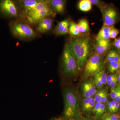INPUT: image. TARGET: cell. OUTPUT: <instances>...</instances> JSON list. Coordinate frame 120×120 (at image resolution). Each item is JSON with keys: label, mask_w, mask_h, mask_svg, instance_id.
Masks as SVG:
<instances>
[{"label": "cell", "mask_w": 120, "mask_h": 120, "mask_svg": "<svg viewBox=\"0 0 120 120\" xmlns=\"http://www.w3.org/2000/svg\"><path fill=\"white\" fill-rule=\"evenodd\" d=\"M68 43L79 71L90 56L92 49L91 39L89 35L72 38Z\"/></svg>", "instance_id": "1"}, {"label": "cell", "mask_w": 120, "mask_h": 120, "mask_svg": "<svg viewBox=\"0 0 120 120\" xmlns=\"http://www.w3.org/2000/svg\"><path fill=\"white\" fill-rule=\"evenodd\" d=\"M64 117L78 120L83 115L77 92L72 87H67L64 90Z\"/></svg>", "instance_id": "2"}, {"label": "cell", "mask_w": 120, "mask_h": 120, "mask_svg": "<svg viewBox=\"0 0 120 120\" xmlns=\"http://www.w3.org/2000/svg\"><path fill=\"white\" fill-rule=\"evenodd\" d=\"M56 15L52 11L47 0H41L39 1L34 9L22 16L24 19L30 24H37L43 19L54 17Z\"/></svg>", "instance_id": "3"}, {"label": "cell", "mask_w": 120, "mask_h": 120, "mask_svg": "<svg viewBox=\"0 0 120 120\" xmlns=\"http://www.w3.org/2000/svg\"><path fill=\"white\" fill-rule=\"evenodd\" d=\"M10 29L14 37L23 41L31 40L39 36L30 24L24 19H18L12 22Z\"/></svg>", "instance_id": "4"}, {"label": "cell", "mask_w": 120, "mask_h": 120, "mask_svg": "<svg viewBox=\"0 0 120 120\" xmlns=\"http://www.w3.org/2000/svg\"><path fill=\"white\" fill-rule=\"evenodd\" d=\"M105 63L103 56L95 52L88 58L84 70V79L90 78L98 72L105 71Z\"/></svg>", "instance_id": "5"}, {"label": "cell", "mask_w": 120, "mask_h": 120, "mask_svg": "<svg viewBox=\"0 0 120 120\" xmlns=\"http://www.w3.org/2000/svg\"><path fill=\"white\" fill-rule=\"evenodd\" d=\"M64 73L69 76H75L79 71L75 59L71 52L68 43L65 45L62 56Z\"/></svg>", "instance_id": "6"}, {"label": "cell", "mask_w": 120, "mask_h": 120, "mask_svg": "<svg viewBox=\"0 0 120 120\" xmlns=\"http://www.w3.org/2000/svg\"><path fill=\"white\" fill-rule=\"evenodd\" d=\"M101 12L103 15L104 25L110 27L114 26L120 20V13L113 4H107Z\"/></svg>", "instance_id": "7"}, {"label": "cell", "mask_w": 120, "mask_h": 120, "mask_svg": "<svg viewBox=\"0 0 120 120\" xmlns=\"http://www.w3.org/2000/svg\"><path fill=\"white\" fill-rule=\"evenodd\" d=\"M0 10L2 13L10 17H17L19 15L18 8L10 0L2 1L0 3Z\"/></svg>", "instance_id": "8"}, {"label": "cell", "mask_w": 120, "mask_h": 120, "mask_svg": "<svg viewBox=\"0 0 120 120\" xmlns=\"http://www.w3.org/2000/svg\"><path fill=\"white\" fill-rule=\"evenodd\" d=\"M81 91L84 98H92L98 91L93 79L90 77L84 79L81 85Z\"/></svg>", "instance_id": "9"}, {"label": "cell", "mask_w": 120, "mask_h": 120, "mask_svg": "<svg viewBox=\"0 0 120 120\" xmlns=\"http://www.w3.org/2000/svg\"><path fill=\"white\" fill-rule=\"evenodd\" d=\"M113 42L110 40L105 41H96L94 45L95 53L101 56H103L107 54L112 48Z\"/></svg>", "instance_id": "10"}, {"label": "cell", "mask_w": 120, "mask_h": 120, "mask_svg": "<svg viewBox=\"0 0 120 120\" xmlns=\"http://www.w3.org/2000/svg\"><path fill=\"white\" fill-rule=\"evenodd\" d=\"M53 22L54 20L52 17L45 18L37 24L36 31L38 34H44L49 32L52 28Z\"/></svg>", "instance_id": "11"}, {"label": "cell", "mask_w": 120, "mask_h": 120, "mask_svg": "<svg viewBox=\"0 0 120 120\" xmlns=\"http://www.w3.org/2000/svg\"><path fill=\"white\" fill-rule=\"evenodd\" d=\"M71 21L66 19L59 22L53 30V33L57 36L65 35L68 34V27Z\"/></svg>", "instance_id": "12"}, {"label": "cell", "mask_w": 120, "mask_h": 120, "mask_svg": "<svg viewBox=\"0 0 120 120\" xmlns=\"http://www.w3.org/2000/svg\"><path fill=\"white\" fill-rule=\"evenodd\" d=\"M50 8L56 14H62L64 13L66 1L64 0H47Z\"/></svg>", "instance_id": "13"}, {"label": "cell", "mask_w": 120, "mask_h": 120, "mask_svg": "<svg viewBox=\"0 0 120 120\" xmlns=\"http://www.w3.org/2000/svg\"><path fill=\"white\" fill-rule=\"evenodd\" d=\"M38 0H23L18 1L22 16L32 11L39 2Z\"/></svg>", "instance_id": "14"}, {"label": "cell", "mask_w": 120, "mask_h": 120, "mask_svg": "<svg viewBox=\"0 0 120 120\" xmlns=\"http://www.w3.org/2000/svg\"><path fill=\"white\" fill-rule=\"evenodd\" d=\"M96 102L94 98H84L82 102V112L85 113L86 116H90Z\"/></svg>", "instance_id": "15"}, {"label": "cell", "mask_w": 120, "mask_h": 120, "mask_svg": "<svg viewBox=\"0 0 120 120\" xmlns=\"http://www.w3.org/2000/svg\"><path fill=\"white\" fill-rule=\"evenodd\" d=\"M120 52L116 49H111L107 54L104 61L105 64L110 62H118Z\"/></svg>", "instance_id": "16"}, {"label": "cell", "mask_w": 120, "mask_h": 120, "mask_svg": "<svg viewBox=\"0 0 120 120\" xmlns=\"http://www.w3.org/2000/svg\"><path fill=\"white\" fill-rule=\"evenodd\" d=\"M110 27L103 25L101 30L95 37L96 41L110 40L109 31Z\"/></svg>", "instance_id": "17"}, {"label": "cell", "mask_w": 120, "mask_h": 120, "mask_svg": "<svg viewBox=\"0 0 120 120\" xmlns=\"http://www.w3.org/2000/svg\"><path fill=\"white\" fill-rule=\"evenodd\" d=\"M78 25L81 36L89 35L90 28L87 20L85 19H82L79 20Z\"/></svg>", "instance_id": "18"}, {"label": "cell", "mask_w": 120, "mask_h": 120, "mask_svg": "<svg viewBox=\"0 0 120 120\" xmlns=\"http://www.w3.org/2000/svg\"><path fill=\"white\" fill-rule=\"evenodd\" d=\"M68 30V34L72 38H77L81 36L78 24L74 21H71Z\"/></svg>", "instance_id": "19"}, {"label": "cell", "mask_w": 120, "mask_h": 120, "mask_svg": "<svg viewBox=\"0 0 120 120\" xmlns=\"http://www.w3.org/2000/svg\"><path fill=\"white\" fill-rule=\"evenodd\" d=\"M92 4L90 0H82L79 2L78 7L82 11L87 12L91 9Z\"/></svg>", "instance_id": "20"}, {"label": "cell", "mask_w": 120, "mask_h": 120, "mask_svg": "<svg viewBox=\"0 0 120 120\" xmlns=\"http://www.w3.org/2000/svg\"><path fill=\"white\" fill-rule=\"evenodd\" d=\"M120 115L116 113H106L98 120H120Z\"/></svg>", "instance_id": "21"}, {"label": "cell", "mask_w": 120, "mask_h": 120, "mask_svg": "<svg viewBox=\"0 0 120 120\" xmlns=\"http://www.w3.org/2000/svg\"><path fill=\"white\" fill-rule=\"evenodd\" d=\"M107 92H108V91L107 88H101L99 90L97 91L94 97L96 102H101L102 98L105 94Z\"/></svg>", "instance_id": "22"}, {"label": "cell", "mask_w": 120, "mask_h": 120, "mask_svg": "<svg viewBox=\"0 0 120 120\" xmlns=\"http://www.w3.org/2000/svg\"><path fill=\"white\" fill-rule=\"evenodd\" d=\"M106 106L105 103H102L97 114L93 117L95 120H98L103 114L106 113Z\"/></svg>", "instance_id": "23"}, {"label": "cell", "mask_w": 120, "mask_h": 120, "mask_svg": "<svg viewBox=\"0 0 120 120\" xmlns=\"http://www.w3.org/2000/svg\"><path fill=\"white\" fill-rule=\"evenodd\" d=\"M107 64V69L110 73L113 74L118 71L119 69L118 62H110Z\"/></svg>", "instance_id": "24"}, {"label": "cell", "mask_w": 120, "mask_h": 120, "mask_svg": "<svg viewBox=\"0 0 120 120\" xmlns=\"http://www.w3.org/2000/svg\"><path fill=\"white\" fill-rule=\"evenodd\" d=\"M120 33V31L116 28L114 26L110 27L109 31V36L110 39H115Z\"/></svg>", "instance_id": "25"}, {"label": "cell", "mask_w": 120, "mask_h": 120, "mask_svg": "<svg viewBox=\"0 0 120 120\" xmlns=\"http://www.w3.org/2000/svg\"><path fill=\"white\" fill-rule=\"evenodd\" d=\"M90 2L92 4L94 5L99 8L101 11L106 7L107 4H105V2L98 0H90Z\"/></svg>", "instance_id": "26"}, {"label": "cell", "mask_w": 120, "mask_h": 120, "mask_svg": "<svg viewBox=\"0 0 120 120\" xmlns=\"http://www.w3.org/2000/svg\"><path fill=\"white\" fill-rule=\"evenodd\" d=\"M99 78L101 79V82L103 83V85H105L107 83V80H106V77H107V74L105 71L101 72L96 73Z\"/></svg>", "instance_id": "27"}, {"label": "cell", "mask_w": 120, "mask_h": 120, "mask_svg": "<svg viewBox=\"0 0 120 120\" xmlns=\"http://www.w3.org/2000/svg\"><path fill=\"white\" fill-rule=\"evenodd\" d=\"M93 80L96 87L99 88H101L104 86L97 74H95L93 76Z\"/></svg>", "instance_id": "28"}, {"label": "cell", "mask_w": 120, "mask_h": 120, "mask_svg": "<svg viewBox=\"0 0 120 120\" xmlns=\"http://www.w3.org/2000/svg\"><path fill=\"white\" fill-rule=\"evenodd\" d=\"M118 72H116L112 75H107L106 77V80H107L106 84L108 86H110V84L113 81V80L118 76Z\"/></svg>", "instance_id": "29"}, {"label": "cell", "mask_w": 120, "mask_h": 120, "mask_svg": "<svg viewBox=\"0 0 120 120\" xmlns=\"http://www.w3.org/2000/svg\"><path fill=\"white\" fill-rule=\"evenodd\" d=\"M113 45L115 47V49L120 52V36L115 39L113 42Z\"/></svg>", "instance_id": "30"}, {"label": "cell", "mask_w": 120, "mask_h": 120, "mask_svg": "<svg viewBox=\"0 0 120 120\" xmlns=\"http://www.w3.org/2000/svg\"><path fill=\"white\" fill-rule=\"evenodd\" d=\"M102 103L101 102H96V103H95V105L94 107V109H93V111H92V113L94 114V116H95L98 113L99 109L100 108Z\"/></svg>", "instance_id": "31"}, {"label": "cell", "mask_w": 120, "mask_h": 120, "mask_svg": "<svg viewBox=\"0 0 120 120\" xmlns=\"http://www.w3.org/2000/svg\"><path fill=\"white\" fill-rule=\"evenodd\" d=\"M117 95L116 87L111 88L110 90V98L112 100H115Z\"/></svg>", "instance_id": "32"}, {"label": "cell", "mask_w": 120, "mask_h": 120, "mask_svg": "<svg viewBox=\"0 0 120 120\" xmlns=\"http://www.w3.org/2000/svg\"><path fill=\"white\" fill-rule=\"evenodd\" d=\"M107 106L108 111V113H113L112 108V103L110 101H107Z\"/></svg>", "instance_id": "33"}, {"label": "cell", "mask_w": 120, "mask_h": 120, "mask_svg": "<svg viewBox=\"0 0 120 120\" xmlns=\"http://www.w3.org/2000/svg\"><path fill=\"white\" fill-rule=\"evenodd\" d=\"M77 120H95L93 117L90 116H82Z\"/></svg>", "instance_id": "34"}, {"label": "cell", "mask_w": 120, "mask_h": 120, "mask_svg": "<svg viewBox=\"0 0 120 120\" xmlns=\"http://www.w3.org/2000/svg\"><path fill=\"white\" fill-rule=\"evenodd\" d=\"M118 82V76H117L116 77V78H115V79L113 80V81L112 82V83L110 84L109 86L111 88L115 87L116 85L117 82Z\"/></svg>", "instance_id": "35"}, {"label": "cell", "mask_w": 120, "mask_h": 120, "mask_svg": "<svg viewBox=\"0 0 120 120\" xmlns=\"http://www.w3.org/2000/svg\"><path fill=\"white\" fill-rule=\"evenodd\" d=\"M120 102L116 101V106H115V113L117 112L120 110Z\"/></svg>", "instance_id": "36"}, {"label": "cell", "mask_w": 120, "mask_h": 120, "mask_svg": "<svg viewBox=\"0 0 120 120\" xmlns=\"http://www.w3.org/2000/svg\"><path fill=\"white\" fill-rule=\"evenodd\" d=\"M111 103H112V108L113 113H115V106H116V101L115 100H112L110 101Z\"/></svg>", "instance_id": "37"}, {"label": "cell", "mask_w": 120, "mask_h": 120, "mask_svg": "<svg viewBox=\"0 0 120 120\" xmlns=\"http://www.w3.org/2000/svg\"><path fill=\"white\" fill-rule=\"evenodd\" d=\"M52 120H75V119H71V118H65V117H62V118H56V119H54Z\"/></svg>", "instance_id": "38"}, {"label": "cell", "mask_w": 120, "mask_h": 120, "mask_svg": "<svg viewBox=\"0 0 120 120\" xmlns=\"http://www.w3.org/2000/svg\"><path fill=\"white\" fill-rule=\"evenodd\" d=\"M118 81L120 82V71H118Z\"/></svg>", "instance_id": "39"}, {"label": "cell", "mask_w": 120, "mask_h": 120, "mask_svg": "<svg viewBox=\"0 0 120 120\" xmlns=\"http://www.w3.org/2000/svg\"><path fill=\"white\" fill-rule=\"evenodd\" d=\"M118 63V68H119V69H118V70H119V71H120V54Z\"/></svg>", "instance_id": "40"}, {"label": "cell", "mask_w": 120, "mask_h": 120, "mask_svg": "<svg viewBox=\"0 0 120 120\" xmlns=\"http://www.w3.org/2000/svg\"></svg>", "instance_id": "41"}, {"label": "cell", "mask_w": 120, "mask_h": 120, "mask_svg": "<svg viewBox=\"0 0 120 120\" xmlns=\"http://www.w3.org/2000/svg\"></svg>", "instance_id": "42"}, {"label": "cell", "mask_w": 120, "mask_h": 120, "mask_svg": "<svg viewBox=\"0 0 120 120\" xmlns=\"http://www.w3.org/2000/svg\"></svg>", "instance_id": "43"}]
</instances>
